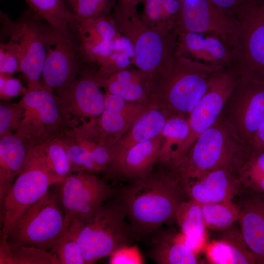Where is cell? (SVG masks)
<instances>
[{
	"label": "cell",
	"instance_id": "obj_1",
	"mask_svg": "<svg viewBox=\"0 0 264 264\" xmlns=\"http://www.w3.org/2000/svg\"><path fill=\"white\" fill-rule=\"evenodd\" d=\"M146 176L133 179L123 192L122 207L133 228L148 233L176 219L186 196L171 166L161 164Z\"/></svg>",
	"mask_w": 264,
	"mask_h": 264
},
{
	"label": "cell",
	"instance_id": "obj_2",
	"mask_svg": "<svg viewBox=\"0 0 264 264\" xmlns=\"http://www.w3.org/2000/svg\"><path fill=\"white\" fill-rule=\"evenodd\" d=\"M213 68L177 56L151 76L145 104L169 115L189 116L205 93Z\"/></svg>",
	"mask_w": 264,
	"mask_h": 264
},
{
	"label": "cell",
	"instance_id": "obj_3",
	"mask_svg": "<svg viewBox=\"0 0 264 264\" xmlns=\"http://www.w3.org/2000/svg\"><path fill=\"white\" fill-rule=\"evenodd\" d=\"M249 152L234 127L220 116L199 135L182 158L170 165L180 182L218 169L228 171L237 176Z\"/></svg>",
	"mask_w": 264,
	"mask_h": 264
},
{
	"label": "cell",
	"instance_id": "obj_4",
	"mask_svg": "<svg viewBox=\"0 0 264 264\" xmlns=\"http://www.w3.org/2000/svg\"><path fill=\"white\" fill-rule=\"evenodd\" d=\"M122 206L102 204L87 216L73 220L67 229L75 238L85 264L110 256L127 245Z\"/></svg>",
	"mask_w": 264,
	"mask_h": 264
},
{
	"label": "cell",
	"instance_id": "obj_5",
	"mask_svg": "<svg viewBox=\"0 0 264 264\" xmlns=\"http://www.w3.org/2000/svg\"><path fill=\"white\" fill-rule=\"evenodd\" d=\"M64 179L49 168L39 147L29 150L25 163L0 202L2 222L0 242L8 234L22 214L47 192L50 186Z\"/></svg>",
	"mask_w": 264,
	"mask_h": 264
},
{
	"label": "cell",
	"instance_id": "obj_6",
	"mask_svg": "<svg viewBox=\"0 0 264 264\" xmlns=\"http://www.w3.org/2000/svg\"><path fill=\"white\" fill-rule=\"evenodd\" d=\"M33 11L15 21L0 12L3 33L17 45L21 56V72L28 84V90L43 87L42 74L53 28L45 26Z\"/></svg>",
	"mask_w": 264,
	"mask_h": 264
},
{
	"label": "cell",
	"instance_id": "obj_7",
	"mask_svg": "<svg viewBox=\"0 0 264 264\" xmlns=\"http://www.w3.org/2000/svg\"><path fill=\"white\" fill-rule=\"evenodd\" d=\"M237 35L232 65L241 77L264 82V6L246 1L235 10Z\"/></svg>",
	"mask_w": 264,
	"mask_h": 264
},
{
	"label": "cell",
	"instance_id": "obj_8",
	"mask_svg": "<svg viewBox=\"0 0 264 264\" xmlns=\"http://www.w3.org/2000/svg\"><path fill=\"white\" fill-rule=\"evenodd\" d=\"M64 225V214L59 208L56 197L47 192L22 214L6 242L12 250L33 246L53 252Z\"/></svg>",
	"mask_w": 264,
	"mask_h": 264
},
{
	"label": "cell",
	"instance_id": "obj_9",
	"mask_svg": "<svg viewBox=\"0 0 264 264\" xmlns=\"http://www.w3.org/2000/svg\"><path fill=\"white\" fill-rule=\"evenodd\" d=\"M238 78L232 66L217 70L211 75L205 93L189 115V135L173 155L170 163L182 158L199 135L219 118Z\"/></svg>",
	"mask_w": 264,
	"mask_h": 264
},
{
	"label": "cell",
	"instance_id": "obj_10",
	"mask_svg": "<svg viewBox=\"0 0 264 264\" xmlns=\"http://www.w3.org/2000/svg\"><path fill=\"white\" fill-rule=\"evenodd\" d=\"M220 116L236 130L249 150L264 122V82L240 77Z\"/></svg>",
	"mask_w": 264,
	"mask_h": 264
},
{
	"label": "cell",
	"instance_id": "obj_11",
	"mask_svg": "<svg viewBox=\"0 0 264 264\" xmlns=\"http://www.w3.org/2000/svg\"><path fill=\"white\" fill-rule=\"evenodd\" d=\"M174 28L177 34L190 32L215 35L231 52L236 42L238 26L235 17L209 0H181Z\"/></svg>",
	"mask_w": 264,
	"mask_h": 264
},
{
	"label": "cell",
	"instance_id": "obj_12",
	"mask_svg": "<svg viewBox=\"0 0 264 264\" xmlns=\"http://www.w3.org/2000/svg\"><path fill=\"white\" fill-rule=\"evenodd\" d=\"M61 184V201L64 209L63 232L73 220L92 213L112 194L106 182L85 172L70 174Z\"/></svg>",
	"mask_w": 264,
	"mask_h": 264
},
{
	"label": "cell",
	"instance_id": "obj_13",
	"mask_svg": "<svg viewBox=\"0 0 264 264\" xmlns=\"http://www.w3.org/2000/svg\"><path fill=\"white\" fill-rule=\"evenodd\" d=\"M81 60L68 33L53 28L43 70V87L61 95L76 79Z\"/></svg>",
	"mask_w": 264,
	"mask_h": 264
},
{
	"label": "cell",
	"instance_id": "obj_14",
	"mask_svg": "<svg viewBox=\"0 0 264 264\" xmlns=\"http://www.w3.org/2000/svg\"><path fill=\"white\" fill-rule=\"evenodd\" d=\"M18 105L21 110L18 134L23 138L41 136L61 124L59 102L53 92L44 87L28 90Z\"/></svg>",
	"mask_w": 264,
	"mask_h": 264
},
{
	"label": "cell",
	"instance_id": "obj_15",
	"mask_svg": "<svg viewBox=\"0 0 264 264\" xmlns=\"http://www.w3.org/2000/svg\"><path fill=\"white\" fill-rule=\"evenodd\" d=\"M135 34L130 40L134 49V64L138 69L152 76L176 55V45L172 30L163 33L141 23H136Z\"/></svg>",
	"mask_w": 264,
	"mask_h": 264
},
{
	"label": "cell",
	"instance_id": "obj_16",
	"mask_svg": "<svg viewBox=\"0 0 264 264\" xmlns=\"http://www.w3.org/2000/svg\"><path fill=\"white\" fill-rule=\"evenodd\" d=\"M180 184L189 198L201 204L232 200L243 188L236 175L223 169L202 173Z\"/></svg>",
	"mask_w": 264,
	"mask_h": 264
},
{
	"label": "cell",
	"instance_id": "obj_17",
	"mask_svg": "<svg viewBox=\"0 0 264 264\" xmlns=\"http://www.w3.org/2000/svg\"><path fill=\"white\" fill-rule=\"evenodd\" d=\"M239 196L240 233L257 263L264 264V193L243 188Z\"/></svg>",
	"mask_w": 264,
	"mask_h": 264
},
{
	"label": "cell",
	"instance_id": "obj_18",
	"mask_svg": "<svg viewBox=\"0 0 264 264\" xmlns=\"http://www.w3.org/2000/svg\"><path fill=\"white\" fill-rule=\"evenodd\" d=\"M177 35L176 55L202 63L215 70L231 66V50L218 36L190 32Z\"/></svg>",
	"mask_w": 264,
	"mask_h": 264
},
{
	"label": "cell",
	"instance_id": "obj_19",
	"mask_svg": "<svg viewBox=\"0 0 264 264\" xmlns=\"http://www.w3.org/2000/svg\"><path fill=\"white\" fill-rule=\"evenodd\" d=\"M160 135L115 153L109 167L119 175L135 179L144 176L154 168L159 158Z\"/></svg>",
	"mask_w": 264,
	"mask_h": 264
},
{
	"label": "cell",
	"instance_id": "obj_20",
	"mask_svg": "<svg viewBox=\"0 0 264 264\" xmlns=\"http://www.w3.org/2000/svg\"><path fill=\"white\" fill-rule=\"evenodd\" d=\"M148 109L144 103L129 102L106 92L104 109L97 122L103 132L116 142Z\"/></svg>",
	"mask_w": 264,
	"mask_h": 264
},
{
	"label": "cell",
	"instance_id": "obj_21",
	"mask_svg": "<svg viewBox=\"0 0 264 264\" xmlns=\"http://www.w3.org/2000/svg\"><path fill=\"white\" fill-rule=\"evenodd\" d=\"M95 73L83 69L72 84L61 95L72 104L80 116L89 120L97 119L105 106V94L100 89Z\"/></svg>",
	"mask_w": 264,
	"mask_h": 264
},
{
	"label": "cell",
	"instance_id": "obj_22",
	"mask_svg": "<svg viewBox=\"0 0 264 264\" xmlns=\"http://www.w3.org/2000/svg\"><path fill=\"white\" fill-rule=\"evenodd\" d=\"M96 78L107 93L129 102L145 104L150 92L151 76L140 70L127 67L105 77Z\"/></svg>",
	"mask_w": 264,
	"mask_h": 264
},
{
	"label": "cell",
	"instance_id": "obj_23",
	"mask_svg": "<svg viewBox=\"0 0 264 264\" xmlns=\"http://www.w3.org/2000/svg\"><path fill=\"white\" fill-rule=\"evenodd\" d=\"M23 138L19 134L10 132L0 136V202L26 160L29 151H26Z\"/></svg>",
	"mask_w": 264,
	"mask_h": 264
},
{
	"label": "cell",
	"instance_id": "obj_24",
	"mask_svg": "<svg viewBox=\"0 0 264 264\" xmlns=\"http://www.w3.org/2000/svg\"><path fill=\"white\" fill-rule=\"evenodd\" d=\"M206 258L214 264H251L257 263L255 255L249 249L239 233L227 234L222 239L209 243Z\"/></svg>",
	"mask_w": 264,
	"mask_h": 264
},
{
	"label": "cell",
	"instance_id": "obj_25",
	"mask_svg": "<svg viewBox=\"0 0 264 264\" xmlns=\"http://www.w3.org/2000/svg\"><path fill=\"white\" fill-rule=\"evenodd\" d=\"M176 220L184 243L196 253L198 252L206 234L202 204L190 198L183 201L177 209Z\"/></svg>",
	"mask_w": 264,
	"mask_h": 264
},
{
	"label": "cell",
	"instance_id": "obj_26",
	"mask_svg": "<svg viewBox=\"0 0 264 264\" xmlns=\"http://www.w3.org/2000/svg\"><path fill=\"white\" fill-rule=\"evenodd\" d=\"M168 116L162 109L149 108L130 130L115 142L114 154L159 135Z\"/></svg>",
	"mask_w": 264,
	"mask_h": 264
},
{
	"label": "cell",
	"instance_id": "obj_27",
	"mask_svg": "<svg viewBox=\"0 0 264 264\" xmlns=\"http://www.w3.org/2000/svg\"><path fill=\"white\" fill-rule=\"evenodd\" d=\"M188 117L181 114L168 116L160 134L161 144L158 163L168 164L184 142L190 131Z\"/></svg>",
	"mask_w": 264,
	"mask_h": 264
},
{
	"label": "cell",
	"instance_id": "obj_28",
	"mask_svg": "<svg viewBox=\"0 0 264 264\" xmlns=\"http://www.w3.org/2000/svg\"><path fill=\"white\" fill-rule=\"evenodd\" d=\"M152 255L159 264H196L198 262L196 253L184 243L181 234L158 240Z\"/></svg>",
	"mask_w": 264,
	"mask_h": 264
},
{
	"label": "cell",
	"instance_id": "obj_29",
	"mask_svg": "<svg viewBox=\"0 0 264 264\" xmlns=\"http://www.w3.org/2000/svg\"><path fill=\"white\" fill-rule=\"evenodd\" d=\"M32 10L53 28L68 33V25L75 22L65 0H26Z\"/></svg>",
	"mask_w": 264,
	"mask_h": 264
},
{
	"label": "cell",
	"instance_id": "obj_30",
	"mask_svg": "<svg viewBox=\"0 0 264 264\" xmlns=\"http://www.w3.org/2000/svg\"><path fill=\"white\" fill-rule=\"evenodd\" d=\"M0 264H61L52 252L33 246L12 250L6 241L0 242Z\"/></svg>",
	"mask_w": 264,
	"mask_h": 264
},
{
	"label": "cell",
	"instance_id": "obj_31",
	"mask_svg": "<svg viewBox=\"0 0 264 264\" xmlns=\"http://www.w3.org/2000/svg\"><path fill=\"white\" fill-rule=\"evenodd\" d=\"M202 210L206 227L216 230L227 229L239 216L238 205L232 200L203 204Z\"/></svg>",
	"mask_w": 264,
	"mask_h": 264
},
{
	"label": "cell",
	"instance_id": "obj_32",
	"mask_svg": "<svg viewBox=\"0 0 264 264\" xmlns=\"http://www.w3.org/2000/svg\"><path fill=\"white\" fill-rule=\"evenodd\" d=\"M237 175L243 188L264 193V150H249Z\"/></svg>",
	"mask_w": 264,
	"mask_h": 264
},
{
	"label": "cell",
	"instance_id": "obj_33",
	"mask_svg": "<svg viewBox=\"0 0 264 264\" xmlns=\"http://www.w3.org/2000/svg\"><path fill=\"white\" fill-rule=\"evenodd\" d=\"M39 148L48 167L56 176L64 179L71 174V165L65 145L53 141Z\"/></svg>",
	"mask_w": 264,
	"mask_h": 264
},
{
	"label": "cell",
	"instance_id": "obj_34",
	"mask_svg": "<svg viewBox=\"0 0 264 264\" xmlns=\"http://www.w3.org/2000/svg\"><path fill=\"white\" fill-rule=\"evenodd\" d=\"M116 0H71L69 3L75 17V22L107 16Z\"/></svg>",
	"mask_w": 264,
	"mask_h": 264
},
{
	"label": "cell",
	"instance_id": "obj_35",
	"mask_svg": "<svg viewBox=\"0 0 264 264\" xmlns=\"http://www.w3.org/2000/svg\"><path fill=\"white\" fill-rule=\"evenodd\" d=\"M53 252L61 264H85L80 248L68 229L61 235Z\"/></svg>",
	"mask_w": 264,
	"mask_h": 264
},
{
	"label": "cell",
	"instance_id": "obj_36",
	"mask_svg": "<svg viewBox=\"0 0 264 264\" xmlns=\"http://www.w3.org/2000/svg\"><path fill=\"white\" fill-rule=\"evenodd\" d=\"M144 18L147 26L166 33L174 27L166 21L164 14V0H145Z\"/></svg>",
	"mask_w": 264,
	"mask_h": 264
},
{
	"label": "cell",
	"instance_id": "obj_37",
	"mask_svg": "<svg viewBox=\"0 0 264 264\" xmlns=\"http://www.w3.org/2000/svg\"><path fill=\"white\" fill-rule=\"evenodd\" d=\"M21 72V56L17 44L9 40L0 45V73L5 76Z\"/></svg>",
	"mask_w": 264,
	"mask_h": 264
},
{
	"label": "cell",
	"instance_id": "obj_38",
	"mask_svg": "<svg viewBox=\"0 0 264 264\" xmlns=\"http://www.w3.org/2000/svg\"><path fill=\"white\" fill-rule=\"evenodd\" d=\"M21 118V110L18 104L15 107L1 104L0 106V136L10 133L15 127L18 128Z\"/></svg>",
	"mask_w": 264,
	"mask_h": 264
},
{
	"label": "cell",
	"instance_id": "obj_39",
	"mask_svg": "<svg viewBox=\"0 0 264 264\" xmlns=\"http://www.w3.org/2000/svg\"><path fill=\"white\" fill-rule=\"evenodd\" d=\"M109 262L112 264H139L143 260L138 248L127 245L115 251L110 256Z\"/></svg>",
	"mask_w": 264,
	"mask_h": 264
},
{
	"label": "cell",
	"instance_id": "obj_40",
	"mask_svg": "<svg viewBox=\"0 0 264 264\" xmlns=\"http://www.w3.org/2000/svg\"><path fill=\"white\" fill-rule=\"evenodd\" d=\"M28 89L25 88L18 79L0 74V93L2 98L9 99L21 94H25Z\"/></svg>",
	"mask_w": 264,
	"mask_h": 264
},
{
	"label": "cell",
	"instance_id": "obj_41",
	"mask_svg": "<svg viewBox=\"0 0 264 264\" xmlns=\"http://www.w3.org/2000/svg\"><path fill=\"white\" fill-rule=\"evenodd\" d=\"M249 150H264V122L255 133Z\"/></svg>",
	"mask_w": 264,
	"mask_h": 264
},
{
	"label": "cell",
	"instance_id": "obj_42",
	"mask_svg": "<svg viewBox=\"0 0 264 264\" xmlns=\"http://www.w3.org/2000/svg\"><path fill=\"white\" fill-rule=\"evenodd\" d=\"M214 5L226 11L233 9L236 10L244 3L241 0H209Z\"/></svg>",
	"mask_w": 264,
	"mask_h": 264
},
{
	"label": "cell",
	"instance_id": "obj_43",
	"mask_svg": "<svg viewBox=\"0 0 264 264\" xmlns=\"http://www.w3.org/2000/svg\"><path fill=\"white\" fill-rule=\"evenodd\" d=\"M142 0H130V6L129 9L130 10H134V8L136 4Z\"/></svg>",
	"mask_w": 264,
	"mask_h": 264
},
{
	"label": "cell",
	"instance_id": "obj_44",
	"mask_svg": "<svg viewBox=\"0 0 264 264\" xmlns=\"http://www.w3.org/2000/svg\"><path fill=\"white\" fill-rule=\"evenodd\" d=\"M122 7L123 9H126L129 8L130 0H121Z\"/></svg>",
	"mask_w": 264,
	"mask_h": 264
},
{
	"label": "cell",
	"instance_id": "obj_45",
	"mask_svg": "<svg viewBox=\"0 0 264 264\" xmlns=\"http://www.w3.org/2000/svg\"><path fill=\"white\" fill-rule=\"evenodd\" d=\"M68 2H69L71 0H67Z\"/></svg>",
	"mask_w": 264,
	"mask_h": 264
},
{
	"label": "cell",
	"instance_id": "obj_46",
	"mask_svg": "<svg viewBox=\"0 0 264 264\" xmlns=\"http://www.w3.org/2000/svg\"><path fill=\"white\" fill-rule=\"evenodd\" d=\"M263 5H264V2L263 3Z\"/></svg>",
	"mask_w": 264,
	"mask_h": 264
}]
</instances>
